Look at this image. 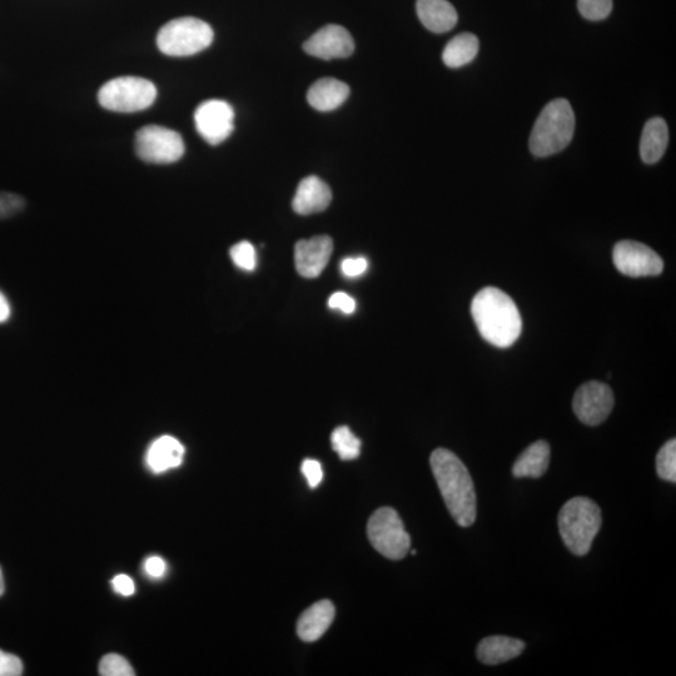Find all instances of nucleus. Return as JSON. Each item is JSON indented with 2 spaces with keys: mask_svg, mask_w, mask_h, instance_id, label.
Listing matches in <instances>:
<instances>
[{
  "mask_svg": "<svg viewBox=\"0 0 676 676\" xmlns=\"http://www.w3.org/2000/svg\"><path fill=\"white\" fill-rule=\"evenodd\" d=\"M369 268V262L365 257H349L341 262V272L347 278H355L364 275Z\"/></svg>",
  "mask_w": 676,
  "mask_h": 676,
  "instance_id": "obj_30",
  "label": "nucleus"
},
{
  "mask_svg": "<svg viewBox=\"0 0 676 676\" xmlns=\"http://www.w3.org/2000/svg\"><path fill=\"white\" fill-rule=\"evenodd\" d=\"M614 392L600 381H589L575 392L573 409L578 419L588 426H598L614 409Z\"/></svg>",
  "mask_w": 676,
  "mask_h": 676,
  "instance_id": "obj_10",
  "label": "nucleus"
},
{
  "mask_svg": "<svg viewBox=\"0 0 676 676\" xmlns=\"http://www.w3.org/2000/svg\"><path fill=\"white\" fill-rule=\"evenodd\" d=\"M525 646L523 640L509 638V636H489L477 645V659L482 664L499 665L518 658L523 654Z\"/></svg>",
  "mask_w": 676,
  "mask_h": 676,
  "instance_id": "obj_16",
  "label": "nucleus"
},
{
  "mask_svg": "<svg viewBox=\"0 0 676 676\" xmlns=\"http://www.w3.org/2000/svg\"><path fill=\"white\" fill-rule=\"evenodd\" d=\"M22 674V660L16 655L0 650V676H19Z\"/></svg>",
  "mask_w": 676,
  "mask_h": 676,
  "instance_id": "obj_29",
  "label": "nucleus"
},
{
  "mask_svg": "<svg viewBox=\"0 0 676 676\" xmlns=\"http://www.w3.org/2000/svg\"><path fill=\"white\" fill-rule=\"evenodd\" d=\"M210 24L193 17L178 18L161 28L157 37L159 51L169 57H190L205 51L213 42Z\"/></svg>",
  "mask_w": 676,
  "mask_h": 676,
  "instance_id": "obj_5",
  "label": "nucleus"
},
{
  "mask_svg": "<svg viewBox=\"0 0 676 676\" xmlns=\"http://www.w3.org/2000/svg\"><path fill=\"white\" fill-rule=\"evenodd\" d=\"M185 456V447L180 441L172 436H162L149 446L147 452V465L156 474L176 469L180 466Z\"/></svg>",
  "mask_w": 676,
  "mask_h": 676,
  "instance_id": "obj_19",
  "label": "nucleus"
},
{
  "mask_svg": "<svg viewBox=\"0 0 676 676\" xmlns=\"http://www.w3.org/2000/svg\"><path fill=\"white\" fill-rule=\"evenodd\" d=\"M656 472L660 479L676 482V440H669L656 456Z\"/></svg>",
  "mask_w": 676,
  "mask_h": 676,
  "instance_id": "obj_24",
  "label": "nucleus"
},
{
  "mask_svg": "<svg viewBox=\"0 0 676 676\" xmlns=\"http://www.w3.org/2000/svg\"><path fill=\"white\" fill-rule=\"evenodd\" d=\"M4 594V579L2 569H0V596Z\"/></svg>",
  "mask_w": 676,
  "mask_h": 676,
  "instance_id": "obj_36",
  "label": "nucleus"
},
{
  "mask_svg": "<svg viewBox=\"0 0 676 676\" xmlns=\"http://www.w3.org/2000/svg\"><path fill=\"white\" fill-rule=\"evenodd\" d=\"M302 474L305 475L308 486L311 489H316L321 484L323 479V471L320 462L317 460L307 459L303 461Z\"/></svg>",
  "mask_w": 676,
  "mask_h": 676,
  "instance_id": "obj_31",
  "label": "nucleus"
},
{
  "mask_svg": "<svg viewBox=\"0 0 676 676\" xmlns=\"http://www.w3.org/2000/svg\"><path fill=\"white\" fill-rule=\"evenodd\" d=\"M669 129L663 118L655 117L646 122L640 141V156L646 164H654L663 158L668 147Z\"/></svg>",
  "mask_w": 676,
  "mask_h": 676,
  "instance_id": "obj_21",
  "label": "nucleus"
},
{
  "mask_svg": "<svg viewBox=\"0 0 676 676\" xmlns=\"http://www.w3.org/2000/svg\"><path fill=\"white\" fill-rule=\"evenodd\" d=\"M367 536L376 551L390 560H401L409 554L411 538L404 523L391 507H381L367 524Z\"/></svg>",
  "mask_w": 676,
  "mask_h": 676,
  "instance_id": "obj_7",
  "label": "nucleus"
},
{
  "mask_svg": "<svg viewBox=\"0 0 676 676\" xmlns=\"http://www.w3.org/2000/svg\"><path fill=\"white\" fill-rule=\"evenodd\" d=\"M114 590L123 596H131L136 591L133 580L128 575H118L112 581Z\"/></svg>",
  "mask_w": 676,
  "mask_h": 676,
  "instance_id": "obj_34",
  "label": "nucleus"
},
{
  "mask_svg": "<svg viewBox=\"0 0 676 676\" xmlns=\"http://www.w3.org/2000/svg\"><path fill=\"white\" fill-rule=\"evenodd\" d=\"M99 674L103 676H134V670L123 656L108 654L99 664Z\"/></svg>",
  "mask_w": 676,
  "mask_h": 676,
  "instance_id": "obj_27",
  "label": "nucleus"
},
{
  "mask_svg": "<svg viewBox=\"0 0 676 676\" xmlns=\"http://www.w3.org/2000/svg\"><path fill=\"white\" fill-rule=\"evenodd\" d=\"M136 151L144 162L156 164L175 163L185 154V142L180 133L172 129L149 124L139 129Z\"/></svg>",
  "mask_w": 676,
  "mask_h": 676,
  "instance_id": "obj_8",
  "label": "nucleus"
},
{
  "mask_svg": "<svg viewBox=\"0 0 676 676\" xmlns=\"http://www.w3.org/2000/svg\"><path fill=\"white\" fill-rule=\"evenodd\" d=\"M479 39L475 34L462 33L452 38L442 53V61L449 68H460L471 63L479 53Z\"/></svg>",
  "mask_w": 676,
  "mask_h": 676,
  "instance_id": "obj_22",
  "label": "nucleus"
},
{
  "mask_svg": "<svg viewBox=\"0 0 676 676\" xmlns=\"http://www.w3.org/2000/svg\"><path fill=\"white\" fill-rule=\"evenodd\" d=\"M335 619V606L330 600H321L308 608L297 621V635L306 643L321 638Z\"/></svg>",
  "mask_w": 676,
  "mask_h": 676,
  "instance_id": "obj_15",
  "label": "nucleus"
},
{
  "mask_svg": "<svg viewBox=\"0 0 676 676\" xmlns=\"http://www.w3.org/2000/svg\"><path fill=\"white\" fill-rule=\"evenodd\" d=\"M575 114L566 99L550 102L536 119L530 136V151L536 157H549L563 151L573 141Z\"/></svg>",
  "mask_w": 676,
  "mask_h": 676,
  "instance_id": "obj_3",
  "label": "nucleus"
},
{
  "mask_svg": "<svg viewBox=\"0 0 676 676\" xmlns=\"http://www.w3.org/2000/svg\"><path fill=\"white\" fill-rule=\"evenodd\" d=\"M331 444L333 451L344 461L355 460L360 456L361 441L347 426L337 427L332 432Z\"/></svg>",
  "mask_w": 676,
  "mask_h": 676,
  "instance_id": "obj_23",
  "label": "nucleus"
},
{
  "mask_svg": "<svg viewBox=\"0 0 676 676\" xmlns=\"http://www.w3.org/2000/svg\"><path fill=\"white\" fill-rule=\"evenodd\" d=\"M26 207V200L14 193L0 192V220L16 216Z\"/></svg>",
  "mask_w": 676,
  "mask_h": 676,
  "instance_id": "obj_28",
  "label": "nucleus"
},
{
  "mask_svg": "<svg viewBox=\"0 0 676 676\" xmlns=\"http://www.w3.org/2000/svg\"><path fill=\"white\" fill-rule=\"evenodd\" d=\"M430 465L450 515L462 528H470L476 521L477 499L464 462L450 450L436 449Z\"/></svg>",
  "mask_w": 676,
  "mask_h": 676,
  "instance_id": "obj_2",
  "label": "nucleus"
},
{
  "mask_svg": "<svg viewBox=\"0 0 676 676\" xmlns=\"http://www.w3.org/2000/svg\"><path fill=\"white\" fill-rule=\"evenodd\" d=\"M551 449L548 442L539 440L530 445L518 457L513 466V475L516 479H540L549 469Z\"/></svg>",
  "mask_w": 676,
  "mask_h": 676,
  "instance_id": "obj_20",
  "label": "nucleus"
},
{
  "mask_svg": "<svg viewBox=\"0 0 676 676\" xmlns=\"http://www.w3.org/2000/svg\"><path fill=\"white\" fill-rule=\"evenodd\" d=\"M613 261L616 270L633 278L659 276L664 271L663 258L644 243L635 241L616 243Z\"/></svg>",
  "mask_w": 676,
  "mask_h": 676,
  "instance_id": "obj_9",
  "label": "nucleus"
},
{
  "mask_svg": "<svg viewBox=\"0 0 676 676\" xmlns=\"http://www.w3.org/2000/svg\"><path fill=\"white\" fill-rule=\"evenodd\" d=\"M333 251V241L328 236H316L297 242L295 248L296 270L302 277L316 278L325 270Z\"/></svg>",
  "mask_w": 676,
  "mask_h": 676,
  "instance_id": "obj_13",
  "label": "nucleus"
},
{
  "mask_svg": "<svg viewBox=\"0 0 676 676\" xmlns=\"http://www.w3.org/2000/svg\"><path fill=\"white\" fill-rule=\"evenodd\" d=\"M578 8L588 21H603L613 11V0H578Z\"/></svg>",
  "mask_w": 676,
  "mask_h": 676,
  "instance_id": "obj_25",
  "label": "nucleus"
},
{
  "mask_svg": "<svg viewBox=\"0 0 676 676\" xmlns=\"http://www.w3.org/2000/svg\"><path fill=\"white\" fill-rule=\"evenodd\" d=\"M471 315L485 341L509 349L523 332V320L513 298L496 287H485L471 302Z\"/></svg>",
  "mask_w": 676,
  "mask_h": 676,
  "instance_id": "obj_1",
  "label": "nucleus"
},
{
  "mask_svg": "<svg viewBox=\"0 0 676 676\" xmlns=\"http://www.w3.org/2000/svg\"><path fill=\"white\" fill-rule=\"evenodd\" d=\"M417 16L429 31L446 33L457 23L456 9L447 0H417Z\"/></svg>",
  "mask_w": 676,
  "mask_h": 676,
  "instance_id": "obj_17",
  "label": "nucleus"
},
{
  "mask_svg": "<svg viewBox=\"0 0 676 676\" xmlns=\"http://www.w3.org/2000/svg\"><path fill=\"white\" fill-rule=\"evenodd\" d=\"M11 313V305H9L7 297L0 291V323L7 322L9 317H11Z\"/></svg>",
  "mask_w": 676,
  "mask_h": 676,
  "instance_id": "obj_35",
  "label": "nucleus"
},
{
  "mask_svg": "<svg viewBox=\"0 0 676 676\" xmlns=\"http://www.w3.org/2000/svg\"><path fill=\"white\" fill-rule=\"evenodd\" d=\"M230 256L233 263L243 271L251 272L257 266V253L250 242H238L231 248Z\"/></svg>",
  "mask_w": 676,
  "mask_h": 676,
  "instance_id": "obj_26",
  "label": "nucleus"
},
{
  "mask_svg": "<svg viewBox=\"0 0 676 676\" xmlns=\"http://www.w3.org/2000/svg\"><path fill=\"white\" fill-rule=\"evenodd\" d=\"M328 306L332 310H340L341 312L346 313V315H351L356 311V302L354 298L347 295L345 292H336L328 300Z\"/></svg>",
  "mask_w": 676,
  "mask_h": 676,
  "instance_id": "obj_32",
  "label": "nucleus"
},
{
  "mask_svg": "<svg viewBox=\"0 0 676 676\" xmlns=\"http://www.w3.org/2000/svg\"><path fill=\"white\" fill-rule=\"evenodd\" d=\"M156 98V86L139 77L114 78L98 93V101L103 108L119 113L144 111L152 106Z\"/></svg>",
  "mask_w": 676,
  "mask_h": 676,
  "instance_id": "obj_6",
  "label": "nucleus"
},
{
  "mask_svg": "<svg viewBox=\"0 0 676 676\" xmlns=\"http://www.w3.org/2000/svg\"><path fill=\"white\" fill-rule=\"evenodd\" d=\"M144 571H146L149 578L161 579L167 571L166 561L158 558V556H152V558L146 560Z\"/></svg>",
  "mask_w": 676,
  "mask_h": 676,
  "instance_id": "obj_33",
  "label": "nucleus"
},
{
  "mask_svg": "<svg viewBox=\"0 0 676 676\" xmlns=\"http://www.w3.org/2000/svg\"><path fill=\"white\" fill-rule=\"evenodd\" d=\"M558 523L566 548L576 556H584L600 531L603 516L593 500L574 497L561 507Z\"/></svg>",
  "mask_w": 676,
  "mask_h": 676,
  "instance_id": "obj_4",
  "label": "nucleus"
},
{
  "mask_svg": "<svg viewBox=\"0 0 676 676\" xmlns=\"http://www.w3.org/2000/svg\"><path fill=\"white\" fill-rule=\"evenodd\" d=\"M331 201L332 192L327 183L321 178L310 176L298 185L292 207L298 215L308 216L325 211Z\"/></svg>",
  "mask_w": 676,
  "mask_h": 676,
  "instance_id": "obj_14",
  "label": "nucleus"
},
{
  "mask_svg": "<svg viewBox=\"0 0 676 676\" xmlns=\"http://www.w3.org/2000/svg\"><path fill=\"white\" fill-rule=\"evenodd\" d=\"M350 88L335 78H323L317 81L307 93V101L317 111L330 112L346 102Z\"/></svg>",
  "mask_w": 676,
  "mask_h": 676,
  "instance_id": "obj_18",
  "label": "nucleus"
},
{
  "mask_svg": "<svg viewBox=\"0 0 676 676\" xmlns=\"http://www.w3.org/2000/svg\"><path fill=\"white\" fill-rule=\"evenodd\" d=\"M303 49L312 57L331 61V59L350 57L355 51V41L344 27L328 24L313 34L303 44Z\"/></svg>",
  "mask_w": 676,
  "mask_h": 676,
  "instance_id": "obj_12",
  "label": "nucleus"
},
{
  "mask_svg": "<svg viewBox=\"0 0 676 676\" xmlns=\"http://www.w3.org/2000/svg\"><path fill=\"white\" fill-rule=\"evenodd\" d=\"M195 122L201 137L212 146H217L225 142L235 129V111L231 104L220 99H211L198 106Z\"/></svg>",
  "mask_w": 676,
  "mask_h": 676,
  "instance_id": "obj_11",
  "label": "nucleus"
}]
</instances>
